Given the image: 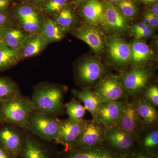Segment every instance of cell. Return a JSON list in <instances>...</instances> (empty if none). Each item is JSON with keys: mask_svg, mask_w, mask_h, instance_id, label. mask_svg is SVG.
I'll return each instance as SVG.
<instances>
[{"mask_svg": "<svg viewBox=\"0 0 158 158\" xmlns=\"http://www.w3.org/2000/svg\"><path fill=\"white\" fill-rule=\"evenodd\" d=\"M74 96L84 104L85 109L92 115L93 119L96 118L102 102L98 96L88 88L83 90H74Z\"/></svg>", "mask_w": 158, "mask_h": 158, "instance_id": "44dd1931", "label": "cell"}, {"mask_svg": "<svg viewBox=\"0 0 158 158\" xmlns=\"http://www.w3.org/2000/svg\"><path fill=\"white\" fill-rule=\"evenodd\" d=\"M108 48L111 60L118 65H125L131 61L130 44L121 37H111L108 41Z\"/></svg>", "mask_w": 158, "mask_h": 158, "instance_id": "2e32d148", "label": "cell"}, {"mask_svg": "<svg viewBox=\"0 0 158 158\" xmlns=\"http://www.w3.org/2000/svg\"><path fill=\"white\" fill-rule=\"evenodd\" d=\"M19 22L23 29L30 34H35L40 28V20L21 21Z\"/></svg>", "mask_w": 158, "mask_h": 158, "instance_id": "836d02e7", "label": "cell"}, {"mask_svg": "<svg viewBox=\"0 0 158 158\" xmlns=\"http://www.w3.org/2000/svg\"><path fill=\"white\" fill-rule=\"evenodd\" d=\"M20 94L19 88L13 81L0 77V102L6 101Z\"/></svg>", "mask_w": 158, "mask_h": 158, "instance_id": "4316f807", "label": "cell"}, {"mask_svg": "<svg viewBox=\"0 0 158 158\" xmlns=\"http://www.w3.org/2000/svg\"><path fill=\"white\" fill-rule=\"evenodd\" d=\"M66 113L69 118L74 120L83 119L86 110L79 101L72 99L70 102L64 105Z\"/></svg>", "mask_w": 158, "mask_h": 158, "instance_id": "83f0119b", "label": "cell"}, {"mask_svg": "<svg viewBox=\"0 0 158 158\" xmlns=\"http://www.w3.org/2000/svg\"><path fill=\"white\" fill-rule=\"evenodd\" d=\"M13 126L0 127V146L15 158H19L25 145L26 137Z\"/></svg>", "mask_w": 158, "mask_h": 158, "instance_id": "ba28073f", "label": "cell"}, {"mask_svg": "<svg viewBox=\"0 0 158 158\" xmlns=\"http://www.w3.org/2000/svg\"><path fill=\"white\" fill-rule=\"evenodd\" d=\"M105 131V128L95 119L89 120L72 149L91 148L103 145Z\"/></svg>", "mask_w": 158, "mask_h": 158, "instance_id": "9c48e42d", "label": "cell"}, {"mask_svg": "<svg viewBox=\"0 0 158 158\" xmlns=\"http://www.w3.org/2000/svg\"><path fill=\"white\" fill-rule=\"evenodd\" d=\"M35 111L31 99L19 94L0 102V123L27 129L29 117Z\"/></svg>", "mask_w": 158, "mask_h": 158, "instance_id": "7a4b0ae2", "label": "cell"}, {"mask_svg": "<svg viewBox=\"0 0 158 158\" xmlns=\"http://www.w3.org/2000/svg\"><path fill=\"white\" fill-rule=\"evenodd\" d=\"M2 40L1 39V37H0V44H1V43L2 42Z\"/></svg>", "mask_w": 158, "mask_h": 158, "instance_id": "c3c4849f", "label": "cell"}, {"mask_svg": "<svg viewBox=\"0 0 158 158\" xmlns=\"http://www.w3.org/2000/svg\"><path fill=\"white\" fill-rule=\"evenodd\" d=\"M151 128L139 136L137 140L138 149L158 155V130L156 128Z\"/></svg>", "mask_w": 158, "mask_h": 158, "instance_id": "cb8c5ba5", "label": "cell"}, {"mask_svg": "<svg viewBox=\"0 0 158 158\" xmlns=\"http://www.w3.org/2000/svg\"><path fill=\"white\" fill-rule=\"evenodd\" d=\"M106 1L110 3V4H113V5L115 6L117 3L119 2L121 0H106Z\"/></svg>", "mask_w": 158, "mask_h": 158, "instance_id": "f6af8a7d", "label": "cell"}, {"mask_svg": "<svg viewBox=\"0 0 158 158\" xmlns=\"http://www.w3.org/2000/svg\"><path fill=\"white\" fill-rule=\"evenodd\" d=\"M118 158H133L132 156L130 155H121Z\"/></svg>", "mask_w": 158, "mask_h": 158, "instance_id": "bcb514c9", "label": "cell"}, {"mask_svg": "<svg viewBox=\"0 0 158 158\" xmlns=\"http://www.w3.org/2000/svg\"><path fill=\"white\" fill-rule=\"evenodd\" d=\"M94 91L102 102L123 100L127 97L120 77L113 75L102 79L95 86Z\"/></svg>", "mask_w": 158, "mask_h": 158, "instance_id": "5b68a950", "label": "cell"}, {"mask_svg": "<svg viewBox=\"0 0 158 158\" xmlns=\"http://www.w3.org/2000/svg\"><path fill=\"white\" fill-rule=\"evenodd\" d=\"M104 7L103 26L111 31L124 32L129 29L127 19L121 14L116 6L102 0Z\"/></svg>", "mask_w": 158, "mask_h": 158, "instance_id": "5bb4252c", "label": "cell"}, {"mask_svg": "<svg viewBox=\"0 0 158 158\" xmlns=\"http://www.w3.org/2000/svg\"><path fill=\"white\" fill-rule=\"evenodd\" d=\"M89 120H76L69 118L60 121L59 132L55 142L64 147V151L70 150L88 124Z\"/></svg>", "mask_w": 158, "mask_h": 158, "instance_id": "52a82bcc", "label": "cell"}, {"mask_svg": "<svg viewBox=\"0 0 158 158\" xmlns=\"http://www.w3.org/2000/svg\"><path fill=\"white\" fill-rule=\"evenodd\" d=\"M131 48V61L135 67H142L153 55V52L147 44L135 40L130 44Z\"/></svg>", "mask_w": 158, "mask_h": 158, "instance_id": "ffe728a7", "label": "cell"}, {"mask_svg": "<svg viewBox=\"0 0 158 158\" xmlns=\"http://www.w3.org/2000/svg\"><path fill=\"white\" fill-rule=\"evenodd\" d=\"M132 156L133 158H158V155L152 154L139 149Z\"/></svg>", "mask_w": 158, "mask_h": 158, "instance_id": "74e56055", "label": "cell"}, {"mask_svg": "<svg viewBox=\"0 0 158 158\" xmlns=\"http://www.w3.org/2000/svg\"><path fill=\"white\" fill-rule=\"evenodd\" d=\"M148 26L147 24L144 23V22H139L135 24L134 26H133L132 31L133 33L134 34H135L136 33H138L139 31L143 30L144 28Z\"/></svg>", "mask_w": 158, "mask_h": 158, "instance_id": "f35d334b", "label": "cell"}, {"mask_svg": "<svg viewBox=\"0 0 158 158\" xmlns=\"http://www.w3.org/2000/svg\"><path fill=\"white\" fill-rule=\"evenodd\" d=\"M115 6L127 19L134 18L138 13L137 6L132 0H121Z\"/></svg>", "mask_w": 158, "mask_h": 158, "instance_id": "4dcf8cb0", "label": "cell"}, {"mask_svg": "<svg viewBox=\"0 0 158 158\" xmlns=\"http://www.w3.org/2000/svg\"><path fill=\"white\" fill-rule=\"evenodd\" d=\"M105 144L119 155H131L138 150L135 137L117 126L105 128Z\"/></svg>", "mask_w": 158, "mask_h": 158, "instance_id": "277c9868", "label": "cell"}, {"mask_svg": "<svg viewBox=\"0 0 158 158\" xmlns=\"http://www.w3.org/2000/svg\"><path fill=\"white\" fill-rule=\"evenodd\" d=\"M83 18L91 25H103L104 7L102 1L87 0L83 3L81 9Z\"/></svg>", "mask_w": 158, "mask_h": 158, "instance_id": "e0dca14e", "label": "cell"}, {"mask_svg": "<svg viewBox=\"0 0 158 158\" xmlns=\"http://www.w3.org/2000/svg\"><path fill=\"white\" fill-rule=\"evenodd\" d=\"M134 103L138 116L145 125L152 127L157 123L158 115L155 106L145 98H138Z\"/></svg>", "mask_w": 158, "mask_h": 158, "instance_id": "d6986e66", "label": "cell"}, {"mask_svg": "<svg viewBox=\"0 0 158 158\" xmlns=\"http://www.w3.org/2000/svg\"><path fill=\"white\" fill-rule=\"evenodd\" d=\"M27 2L32 3L38 6H43L48 0H24Z\"/></svg>", "mask_w": 158, "mask_h": 158, "instance_id": "7bdbcfd3", "label": "cell"}, {"mask_svg": "<svg viewBox=\"0 0 158 158\" xmlns=\"http://www.w3.org/2000/svg\"><path fill=\"white\" fill-rule=\"evenodd\" d=\"M138 1L144 4H153L157 2L158 0H138Z\"/></svg>", "mask_w": 158, "mask_h": 158, "instance_id": "ee69618b", "label": "cell"}, {"mask_svg": "<svg viewBox=\"0 0 158 158\" xmlns=\"http://www.w3.org/2000/svg\"><path fill=\"white\" fill-rule=\"evenodd\" d=\"M79 39L86 43L96 54L102 52L105 47L103 34L95 26L89 24L78 28L75 33Z\"/></svg>", "mask_w": 158, "mask_h": 158, "instance_id": "9a60e30c", "label": "cell"}, {"mask_svg": "<svg viewBox=\"0 0 158 158\" xmlns=\"http://www.w3.org/2000/svg\"><path fill=\"white\" fill-rule=\"evenodd\" d=\"M68 0H48L43 6V9L46 13L56 15L67 7Z\"/></svg>", "mask_w": 158, "mask_h": 158, "instance_id": "1f68e13d", "label": "cell"}, {"mask_svg": "<svg viewBox=\"0 0 158 158\" xmlns=\"http://www.w3.org/2000/svg\"><path fill=\"white\" fill-rule=\"evenodd\" d=\"M11 18L5 11H0V29L6 26H10L11 23Z\"/></svg>", "mask_w": 158, "mask_h": 158, "instance_id": "8d00e7d4", "label": "cell"}, {"mask_svg": "<svg viewBox=\"0 0 158 158\" xmlns=\"http://www.w3.org/2000/svg\"><path fill=\"white\" fill-rule=\"evenodd\" d=\"M153 29L149 26H148L143 30L139 31L138 33L134 34V36L137 39L148 38L150 37L152 33Z\"/></svg>", "mask_w": 158, "mask_h": 158, "instance_id": "d590c367", "label": "cell"}, {"mask_svg": "<svg viewBox=\"0 0 158 158\" xmlns=\"http://www.w3.org/2000/svg\"><path fill=\"white\" fill-rule=\"evenodd\" d=\"M149 10L155 16L158 17V4L157 2L153 3Z\"/></svg>", "mask_w": 158, "mask_h": 158, "instance_id": "b9f144b4", "label": "cell"}, {"mask_svg": "<svg viewBox=\"0 0 158 158\" xmlns=\"http://www.w3.org/2000/svg\"><path fill=\"white\" fill-rule=\"evenodd\" d=\"M75 1L78 5H81L86 2L87 0H75Z\"/></svg>", "mask_w": 158, "mask_h": 158, "instance_id": "7dc6e473", "label": "cell"}, {"mask_svg": "<svg viewBox=\"0 0 158 158\" xmlns=\"http://www.w3.org/2000/svg\"><path fill=\"white\" fill-rule=\"evenodd\" d=\"M60 121L53 116L35 111L29 117L27 129L44 141H55L59 132Z\"/></svg>", "mask_w": 158, "mask_h": 158, "instance_id": "3957f363", "label": "cell"}, {"mask_svg": "<svg viewBox=\"0 0 158 158\" xmlns=\"http://www.w3.org/2000/svg\"><path fill=\"white\" fill-rule=\"evenodd\" d=\"M116 126L131 134L137 141L146 125L138 116L134 102L126 100L124 109Z\"/></svg>", "mask_w": 158, "mask_h": 158, "instance_id": "30bf717a", "label": "cell"}, {"mask_svg": "<svg viewBox=\"0 0 158 158\" xmlns=\"http://www.w3.org/2000/svg\"><path fill=\"white\" fill-rule=\"evenodd\" d=\"M54 20L65 31V29L69 28L73 25L75 17L72 9L67 6L55 15Z\"/></svg>", "mask_w": 158, "mask_h": 158, "instance_id": "f1b7e54d", "label": "cell"}, {"mask_svg": "<svg viewBox=\"0 0 158 158\" xmlns=\"http://www.w3.org/2000/svg\"><path fill=\"white\" fill-rule=\"evenodd\" d=\"M19 158H51L45 145L31 136H26L25 145Z\"/></svg>", "mask_w": 158, "mask_h": 158, "instance_id": "7402d4cb", "label": "cell"}, {"mask_svg": "<svg viewBox=\"0 0 158 158\" xmlns=\"http://www.w3.org/2000/svg\"><path fill=\"white\" fill-rule=\"evenodd\" d=\"M19 50L9 48L3 41L0 44V71L15 65L20 59Z\"/></svg>", "mask_w": 158, "mask_h": 158, "instance_id": "d4e9b609", "label": "cell"}, {"mask_svg": "<svg viewBox=\"0 0 158 158\" xmlns=\"http://www.w3.org/2000/svg\"><path fill=\"white\" fill-rule=\"evenodd\" d=\"M151 77L148 68L138 67L123 74L120 79L127 96H135L145 89Z\"/></svg>", "mask_w": 158, "mask_h": 158, "instance_id": "8992f818", "label": "cell"}, {"mask_svg": "<svg viewBox=\"0 0 158 158\" xmlns=\"http://www.w3.org/2000/svg\"><path fill=\"white\" fill-rule=\"evenodd\" d=\"M152 29L157 28L158 26V17L152 14L149 10H146L143 14V21Z\"/></svg>", "mask_w": 158, "mask_h": 158, "instance_id": "e575fe53", "label": "cell"}, {"mask_svg": "<svg viewBox=\"0 0 158 158\" xmlns=\"http://www.w3.org/2000/svg\"><path fill=\"white\" fill-rule=\"evenodd\" d=\"M126 100L102 102L95 120L105 128L116 126L124 109Z\"/></svg>", "mask_w": 158, "mask_h": 158, "instance_id": "7c38bea8", "label": "cell"}, {"mask_svg": "<svg viewBox=\"0 0 158 158\" xmlns=\"http://www.w3.org/2000/svg\"><path fill=\"white\" fill-rule=\"evenodd\" d=\"M144 96L155 106H158V87L157 85H152L145 89Z\"/></svg>", "mask_w": 158, "mask_h": 158, "instance_id": "d6a6232c", "label": "cell"}, {"mask_svg": "<svg viewBox=\"0 0 158 158\" xmlns=\"http://www.w3.org/2000/svg\"><path fill=\"white\" fill-rule=\"evenodd\" d=\"M120 155L104 144L91 148L64 151L58 155V158H118Z\"/></svg>", "mask_w": 158, "mask_h": 158, "instance_id": "4fadbf2b", "label": "cell"}, {"mask_svg": "<svg viewBox=\"0 0 158 158\" xmlns=\"http://www.w3.org/2000/svg\"><path fill=\"white\" fill-rule=\"evenodd\" d=\"M0 158H15L11 154L0 146Z\"/></svg>", "mask_w": 158, "mask_h": 158, "instance_id": "60d3db41", "label": "cell"}, {"mask_svg": "<svg viewBox=\"0 0 158 158\" xmlns=\"http://www.w3.org/2000/svg\"><path fill=\"white\" fill-rule=\"evenodd\" d=\"M15 14L19 22L40 20L38 12L28 4L19 6L16 8Z\"/></svg>", "mask_w": 158, "mask_h": 158, "instance_id": "f546056e", "label": "cell"}, {"mask_svg": "<svg viewBox=\"0 0 158 158\" xmlns=\"http://www.w3.org/2000/svg\"><path fill=\"white\" fill-rule=\"evenodd\" d=\"M11 0H0V11H5L10 5Z\"/></svg>", "mask_w": 158, "mask_h": 158, "instance_id": "ab89813d", "label": "cell"}, {"mask_svg": "<svg viewBox=\"0 0 158 158\" xmlns=\"http://www.w3.org/2000/svg\"><path fill=\"white\" fill-rule=\"evenodd\" d=\"M64 31L54 20L48 19L44 23L40 34L49 43L62 39Z\"/></svg>", "mask_w": 158, "mask_h": 158, "instance_id": "484cf974", "label": "cell"}, {"mask_svg": "<svg viewBox=\"0 0 158 158\" xmlns=\"http://www.w3.org/2000/svg\"><path fill=\"white\" fill-rule=\"evenodd\" d=\"M105 73L103 65L95 59H85L77 66V78L79 81L85 86H92L98 83L102 79Z\"/></svg>", "mask_w": 158, "mask_h": 158, "instance_id": "8fae6325", "label": "cell"}, {"mask_svg": "<svg viewBox=\"0 0 158 158\" xmlns=\"http://www.w3.org/2000/svg\"></svg>", "mask_w": 158, "mask_h": 158, "instance_id": "681fc988", "label": "cell"}, {"mask_svg": "<svg viewBox=\"0 0 158 158\" xmlns=\"http://www.w3.org/2000/svg\"><path fill=\"white\" fill-rule=\"evenodd\" d=\"M48 44L40 34L35 33L26 36L20 48L21 56L27 58L36 56L42 52Z\"/></svg>", "mask_w": 158, "mask_h": 158, "instance_id": "ac0fdd59", "label": "cell"}, {"mask_svg": "<svg viewBox=\"0 0 158 158\" xmlns=\"http://www.w3.org/2000/svg\"><path fill=\"white\" fill-rule=\"evenodd\" d=\"M66 87L56 84H43L35 88L31 100L36 111L52 116L62 113L64 108V96Z\"/></svg>", "mask_w": 158, "mask_h": 158, "instance_id": "6da1fadb", "label": "cell"}, {"mask_svg": "<svg viewBox=\"0 0 158 158\" xmlns=\"http://www.w3.org/2000/svg\"><path fill=\"white\" fill-rule=\"evenodd\" d=\"M26 36L19 29L10 26L0 29V37L2 41L13 49L20 50Z\"/></svg>", "mask_w": 158, "mask_h": 158, "instance_id": "603a6c76", "label": "cell"}]
</instances>
